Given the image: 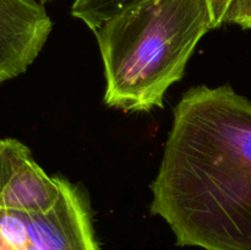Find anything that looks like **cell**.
I'll use <instances>...</instances> for the list:
<instances>
[{"mask_svg":"<svg viewBox=\"0 0 251 250\" xmlns=\"http://www.w3.org/2000/svg\"><path fill=\"white\" fill-rule=\"evenodd\" d=\"M37 1L42 2V4H46V2H49V1H53V0H37Z\"/></svg>","mask_w":251,"mask_h":250,"instance_id":"9","label":"cell"},{"mask_svg":"<svg viewBox=\"0 0 251 250\" xmlns=\"http://www.w3.org/2000/svg\"><path fill=\"white\" fill-rule=\"evenodd\" d=\"M232 0H208L212 14L213 28H218L225 24V16Z\"/></svg>","mask_w":251,"mask_h":250,"instance_id":"8","label":"cell"},{"mask_svg":"<svg viewBox=\"0 0 251 250\" xmlns=\"http://www.w3.org/2000/svg\"><path fill=\"white\" fill-rule=\"evenodd\" d=\"M0 247L6 250H100L87 196L63 179L60 199L46 212L0 207Z\"/></svg>","mask_w":251,"mask_h":250,"instance_id":"3","label":"cell"},{"mask_svg":"<svg viewBox=\"0 0 251 250\" xmlns=\"http://www.w3.org/2000/svg\"><path fill=\"white\" fill-rule=\"evenodd\" d=\"M63 179L49 176L21 141L0 140V207L46 212L60 199Z\"/></svg>","mask_w":251,"mask_h":250,"instance_id":"4","label":"cell"},{"mask_svg":"<svg viewBox=\"0 0 251 250\" xmlns=\"http://www.w3.org/2000/svg\"><path fill=\"white\" fill-rule=\"evenodd\" d=\"M141 1L144 0H75L71 15L95 32L110 19Z\"/></svg>","mask_w":251,"mask_h":250,"instance_id":"6","label":"cell"},{"mask_svg":"<svg viewBox=\"0 0 251 250\" xmlns=\"http://www.w3.org/2000/svg\"><path fill=\"white\" fill-rule=\"evenodd\" d=\"M151 190L179 247L251 250V100L228 85L184 93Z\"/></svg>","mask_w":251,"mask_h":250,"instance_id":"1","label":"cell"},{"mask_svg":"<svg viewBox=\"0 0 251 250\" xmlns=\"http://www.w3.org/2000/svg\"><path fill=\"white\" fill-rule=\"evenodd\" d=\"M213 29L208 0H144L95 31L104 66L105 105L162 108L200 39Z\"/></svg>","mask_w":251,"mask_h":250,"instance_id":"2","label":"cell"},{"mask_svg":"<svg viewBox=\"0 0 251 250\" xmlns=\"http://www.w3.org/2000/svg\"><path fill=\"white\" fill-rule=\"evenodd\" d=\"M225 24H234L244 29L251 28V0H232Z\"/></svg>","mask_w":251,"mask_h":250,"instance_id":"7","label":"cell"},{"mask_svg":"<svg viewBox=\"0 0 251 250\" xmlns=\"http://www.w3.org/2000/svg\"><path fill=\"white\" fill-rule=\"evenodd\" d=\"M53 22L37 0H0V83L26 73L43 49Z\"/></svg>","mask_w":251,"mask_h":250,"instance_id":"5","label":"cell"}]
</instances>
